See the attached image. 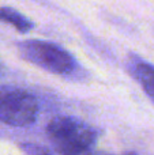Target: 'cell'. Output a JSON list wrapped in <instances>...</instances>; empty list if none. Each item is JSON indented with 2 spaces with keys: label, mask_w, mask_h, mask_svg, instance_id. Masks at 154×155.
<instances>
[{
  "label": "cell",
  "mask_w": 154,
  "mask_h": 155,
  "mask_svg": "<svg viewBox=\"0 0 154 155\" xmlns=\"http://www.w3.org/2000/svg\"><path fill=\"white\" fill-rule=\"evenodd\" d=\"M38 105L30 93L0 86V121L12 127H26L37 117Z\"/></svg>",
  "instance_id": "cell-3"
},
{
  "label": "cell",
  "mask_w": 154,
  "mask_h": 155,
  "mask_svg": "<svg viewBox=\"0 0 154 155\" xmlns=\"http://www.w3.org/2000/svg\"><path fill=\"white\" fill-rule=\"evenodd\" d=\"M130 70L132 76L141 83L145 93L154 102V65L138 57H132L130 63Z\"/></svg>",
  "instance_id": "cell-4"
},
{
  "label": "cell",
  "mask_w": 154,
  "mask_h": 155,
  "mask_svg": "<svg viewBox=\"0 0 154 155\" xmlns=\"http://www.w3.org/2000/svg\"><path fill=\"white\" fill-rule=\"evenodd\" d=\"M0 22H5V23L12 25L21 33H27L34 27L33 22H30L25 15H22L21 12H18L16 10H14L11 7L0 8Z\"/></svg>",
  "instance_id": "cell-5"
},
{
  "label": "cell",
  "mask_w": 154,
  "mask_h": 155,
  "mask_svg": "<svg viewBox=\"0 0 154 155\" xmlns=\"http://www.w3.org/2000/svg\"><path fill=\"white\" fill-rule=\"evenodd\" d=\"M46 132L60 155H89L95 143V132L75 117L52 118Z\"/></svg>",
  "instance_id": "cell-1"
},
{
  "label": "cell",
  "mask_w": 154,
  "mask_h": 155,
  "mask_svg": "<svg viewBox=\"0 0 154 155\" xmlns=\"http://www.w3.org/2000/svg\"><path fill=\"white\" fill-rule=\"evenodd\" d=\"M26 148H27V150H30V153H32L33 155H49L45 150L37 147V146H30V147H26Z\"/></svg>",
  "instance_id": "cell-6"
},
{
  "label": "cell",
  "mask_w": 154,
  "mask_h": 155,
  "mask_svg": "<svg viewBox=\"0 0 154 155\" xmlns=\"http://www.w3.org/2000/svg\"><path fill=\"white\" fill-rule=\"evenodd\" d=\"M18 46L25 60L49 71V72L65 75L75 68L74 57L56 44L30 40L23 41Z\"/></svg>",
  "instance_id": "cell-2"
}]
</instances>
